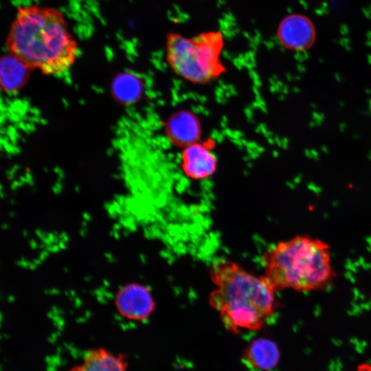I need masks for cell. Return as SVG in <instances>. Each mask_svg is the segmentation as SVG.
Returning a JSON list of instances; mask_svg holds the SVG:
<instances>
[{"instance_id": "7c38bea8", "label": "cell", "mask_w": 371, "mask_h": 371, "mask_svg": "<svg viewBox=\"0 0 371 371\" xmlns=\"http://www.w3.org/2000/svg\"><path fill=\"white\" fill-rule=\"evenodd\" d=\"M112 91L117 100L131 104L140 98L143 91V82L135 75L123 74L113 81Z\"/></svg>"}, {"instance_id": "ba28073f", "label": "cell", "mask_w": 371, "mask_h": 371, "mask_svg": "<svg viewBox=\"0 0 371 371\" xmlns=\"http://www.w3.org/2000/svg\"><path fill=\"white\" fill-rule=\"evenodd\" d=\"M164 132L172 145L183 148L201 140L202 126L196 115L183 109L168 117L164 124Z\"/></svg>"}, {"instance_id": "6da1fadb", "label": "cell", "mask_w": 371, "mask_h": 371, "mask_svg": "<svg viewBox=\"0 0 371 371\" xmlns=\"http://www.w3.org/2000/svg\"><path fill=\"white\" fill-rule=\"evenodd\" d=\"M210 277L214 288L209 302L227 327L257 329L274 312L277 291L264 275L255 276L234 261L221 259L210 267Z\"/></svg>"}, {"instance_id": "7402d4cb", "label": "cell", "mask_w": 371, "mask_h": 371, "mask_svg": "<svg viewBox=\"0 0 371 371\" xmlns=\"http://www.w3.org/2000/svg\"><path fill=\"white\" fill-rule=\"evenodd\" d=\"M99 19H100V23H101L103 25H106V20H105L102 16L100 17Z\"/></svg>"}, {"instance_id": "30bf717a", "label": "cell", "mask_w": 371, "mask_h": 371, "mask_svg": "<svg viewBox=\"0 0 371 371\" xmlns=\"http://www.w3.org/2000/svg\"><path fill=\"white\" fill-rule=\"evenodd\" d=\"M247 363L259 370H270L277 365L280 352L277 345L267 338H258L252 341L244 354Z\"/></svg>"}, {"instance_id": "277c9868", "label": "cell", "mask_w": 371, "mask_h": 371, "mask_svg": "<svg viewBox=\"0 0 371 371\" xmlns=\"http://www.w3.org/2000/svg\"><path fill=\"white\" fill-rule=\"evenodd\" d=\"M224 43L220 31H207L190 37L170 32L166 37V60L182 79L194 85H206L226 71L221 59Z\"/></svg>"}, {"instance_id": "4fadbf2b", "label": "cell", "mask_w": 371, "mask_h": 371, "mask_svg": "<svg viewBox=\"0 0 371 371\" xmlns=\"http://www.w3.org/2000/svg\"><path fill=\"white\" fill-rule=\"evenodd\" d=\"M69 10L72 12H78L82 10L78 0H69Z\"/></svg>"}, {"instance_id": "cb8c5ba5", "label": "cell", "mask_w": 371, "mask_h": 371, "mask_svg": "<svg viewBox=\"0 0 371 371\" xmlns=\"http://www.w3.org/2000/svg\"><path fill=\"white\" fill-rule=\"evenodd\" d=\"M79 2L81 1H83V0H78Z\"/></svg>"}, {"instance_id": "8992f818", "label": "cell", "mask_w": 371, "mask_h": 371, "mask_svg": "<svg viewBox=\"0 0 371 371\" xmlns=\"http://www.w3.org/2000/svg\"><path fill=\"white\" fill-rule=\"evenodd\" d=\"M115 307L121 316L132 321H144L153 313L155 303L148 287L133 283L121 288L115 298Z\"/></svg>"}, {"instance_id": "5b68a950", "label": "cell", "mask_w": 371, "mask_h": 371, "mask_svg": "<svg viewBox=\"0 0 371 371\" xmlns=\"http://www.w3.org/2000/svg\"><path fill=\"white\" fill-rule=\"evenodd\" d=\"M214 146L212 140H200L182 148L180 164L186 177L199 181L214 175L218 168V159L213 151Z\"/></svg>"}, {"instance_id": "7a4b0ae2", "label": "cell", "mask_w": 371, "mask_h": 371, "mask_svg": "<svg viewBox=\"0 0 371 371\" xmlns=\"http://www.w3.org/2000/svg\"><path fill=\"white\" fill-rule=\"evenodd\" d=\"M264 276L277 291L323 289L335 276L330 246L308 235L280 241L263 255Z\"/></svg>"}, {"instance_id": "5bb4252c", "label": "cell", "mask_w": 371, "mask_h": 371, "mask_svg": "<svg viewBox=\"0 0 371 371\" xmlns=\"http://www.w3.org/2000/svg\"><path fill=\"white\" fill-rule=\"evenodd\" d=\"M355 371H371L370 363H363L357 366Z\"/></svg>"}, {"instance_id": "44dd1931", "label": "cell", "mask_w": 371, "mask_h": 371, "mask_svg": "<svg viewBox=\"0 0 371 371\" xmlns=\"http://www.w3.org/2000/svg\"><path fill=\"white\" fill-rule=\"evenodd\" d=\"M65 15L67 16V17L69 19H73V12H71V11H68Z\"/></svg>"}, {"instance_id": "603a6c76", "label": "cell", "mask_w": 371, "mask_h": 371, "mask_svg": "<svg viewBox=\"0 0 371 371\" xmlns=\"http://www.w3.org/2000/svg\"><path fill=\"white\" fill-rule=\"evenodd\" d=\"M98 5H99V3L96 0H95L93 2V6L98 7Z\"/></svg>"}, {"instance_id": "ffe728a7", "label": "cell", "mask_w": 371, "mask_h": 371, "mask_svg": "<svg viewBox=\"0 0 371 371\" xmlns=\"http://www.w3.org/2000/svg\"><path fill=\"white\" fill-rule=\"evenodd\" d=\"M94 0H85V4L89 7L93 6Z\"/></svg>"}, {"instance_id": "2e32d148", "label": "cell", "mask_w": 371, "mask_h": 371, "mask_svg": "<svg viewBox=\"0 0 371 371\" xmlns=\"http://www.w3.org/2000/svg\"><path fill=\"white\" fill-rule=\"evenodd\" d=\"M73 19H74L79 23H81L83 21V18L82 17L80 14L78 12H73Z\"/></svg>"}, {"instance_id": "d6986e66", "label": "cell", "mask_w": 371, "mask_h": 371, "mask_svg": "<svg viewBox=\"0 0 371 371\" xmlns=\"http://www.w3.org/2000/svg\"><path fill=\"white\" fill-rule=\"evenodd\" d=\"M58 10L62 14H66L68 11H69V8L65 6H60Z\"/></svg>"}, {"instance_id": "3957f363", "label": "cell", "mask_w": 371, "mask_h": 371, "mask_svg": "<svg viewBox=\"0 0 371 371\" xmlns=\"http://www.w3.org/2000/svg\"><path fill=\"white\" fill-rule=\"evenodd\" d=\"M23 18L13 25L5 46L30 69L45 74L65 71L79 54L62 22H51L45 12L21 9Z\"/></svg>"}, {"instance_id": "8fae6325", "label": "cell", "mask_w": 371, "mask_h": 371, "mask_svg": "<svg viewBox=\"0 0 371 371\" xmlns=\"http://www.w3.org/2000/svg\"><path fill=\"white\" fill-rule=\"evenodd\" d=\"M30 68L13 54H7L1 60V85L7 92L20 89L27 80Z\"/></svg>"}, {"instance_id": "ac0fdd59", "label": "cell", "mask_w": 371, "mask_h": 371, "mask_svg": "<svg viewBox=\"0 0 371 371\" xmlns=\"http://www.w3.org/2000/svg\"><path fill=\"white\" fill-rule=\"evenodd\" d=\"M32 5V1L28 0H24L22 6L24 7V8H28Z\"/></svg>"}, {"instance_id": "9c48e42d", "label": "cell", "mask_w": 371, "mask_h": 371, "mask_svg": "<svg viewBox=\"0 0 371 371\" xmlns=\"http://www.w3.org/2000/svg\"><path fill=\"white\" fill-rule=\"evenodd\" d=\"M127 368L125 355L98 347L89 349L82 361L67 371H127Z\"/></svg>"}, {"instance_id": "9a60e30c", "label": "cell", "mask_w": 371, "mask_h": 371, "mask_svg": "<svg viewBox=\"0 0 371 371\" xmlns=\"http://www.w3.org/2000/svg\"><path fill=\"white\" fill-rule=\"evenodd\" d=\"M88 12L93 14L98 19L102 17L98 7L91 6L89 8Z\"/></svg>"}, {"instance_id": "52a82bcc", "label": "cell", "mask_w": 371, "mask_h": 371, "mask_svg": "<svg viewBox=\"0 0 371 371\" xmlns=\"http://www.w3.org/2000/svg\"><path fill=\"white\" fill-rule=\"evenodd\" d=\"M277 38L284 48L301 52L312 46L315 38V31L312 22L306 16L290 14L279 24Z\"/></svg>"}, {"instance_id": "e0dca14e", "label": "cell", "mask_w": 371, "mask_h": 371, "mask_svg": "<svg viewBox=\"0 0 371 371\" xmlns=\"http://www.w3.org/2000/svg\"><path fill=\"white\" fill-rule=\"evenodd\" d=\"M24 0H11V3L15 7H19L22 5Z\"/></svg>"}]
</instances>
